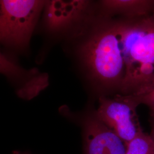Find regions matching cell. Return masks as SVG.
<instances>
[{
  "instance_id": "7c38bea8",
  "label": "cell",
  "mask_w": 154,
  "mask_h": 154,
  "mask_svg": "<svg viewBox=\"0 0 154 154\" xmlns=\"http://www.w3.org/2000/svg\"><path fill=\"white\" fill-rule=\"evenodd\" d=\"M13 154H31L27 151H14Z\"/></svg>"
},
{
  "instance_id": "8992f818",
  "label": "cell",
  "mask_w": 154,
  "mask_h": 154,
  "mask_svg": "<svg viewBox=\"0 0 154 154\" xmlns=\"http://www.w3.org/2000/svg\"><path fill=\"white\" fill-rule=\"evenodd\" d=\"M91 1L86 0L46 1L44 22L50 33L66 32L88 16Z\"/></svg>"
},
{
  "instance_id": "277c9868",
  "label": "cell",
  "mask_w": 154,
  "mask_h": 154,
  "mask_svg": "<svg viewBox=\"0 0 154 154\" xmlns=\"http://www.w3.org/2000/svg\"><path fill=\"white\" fill-rule=\"evenodd\" d=\"M139 104L131 95L99 98L96 117L127 144L143 132L137 109Z\"/></svg>"
},
{
  "instance_id": "8fae6325",
  "label": "cell",
  "mask_w": 154,
  "mask_h": 154,
  "mask_svg": "<svg viewBox=\"0 0 154 154\" xmlns=\"http://www.w3.org/2000/svg\"><path fill=\"white\" fill-rule=\"evenodd\" d=\"M150 118H151V131L150 135L152 136L154 140V114H150Z\"/></svg>"
},
{
  "instance_id": "ba28073f",
  "label": "cell",
  "mask_w": 154,
  "mask_h": 154,
  "mask_svg": "<svg viewBox=\"0 0 154 154\" xmlns=\"http://www.w3.org/2000/svg\"><path fill=\"white\" fill-rule=\"evenodd\" d=\"M100 4L106 18L121 15L127 20H131L154 11V1L151 0H105Z\"/></svg>"
},
{
  "instance_id": "7a4b0ae2",
  "label": "cell",
  "mask_w": 154,
  "mask_h": 154,
  "mask_svg": "<svg viewBox=\"0 0 154 154\" xmlns=\"http://www.w3.org/2000/svg\"><path fill=\"white\" fill-rule=\"evenodd\" d=\"M123 53L125 74L123 95L142 92L154 82V11L135 19H125Z\"/></svg>"
},
{
  "instance_id": "6da1fadb",
  "label": "cell",
  "mask_w": 154,
  "mask_h": 154,
  "mask_svg": "<svg viewBox=\"0 0 154 154\" xmlns=\"http://www.w3.org/2000/svg\"><path fill=\"white\" fill-rule=\"evenodd\" d=\"M103 21L81 45L79 54L97 82L105 86L120 88L125 74L123 53L125 20Z\"/></svg>"
},
{
  "instance_id": "3957f363",
  "label": "cell",
  "mask_w": 154,
  "mask_h": 154,
  "mask_svg": "<svg viewBox=\"0 0 154 154\" xmlns=\"http://www.w3.org/2000/svg\"><path fill=\"white\" fill-rule=\"evenodd\" d=\"M45 1L0 0V45L27 49Z\"/></svg>"
},
{
  "instance_id": "9c48e42d",
  "label": "cell",
  "mask_w": 154,
  "mask_h": 154,
  "mask_svg": "<svg viewBox=\"0 0 154 154\" xmlns=\"http://www.w3.org/2000/svg\"><path fill=\"white\" fill-rule=\"evenodd\" d=\"M125 154H154V139L143 131L127 143Z\"/></svg>"
},
{
  "instance_id": "5b68a950",
  "label": "cell",
  "mask_w": 154,
  "mask_h": 154,
  "mask_svg": "<svg viewBox=\"0 0 154 154\" xmlns=\"http://www.w3.org/2000/svg\"><path fill=\"white\" fill-rule=\"evenodd\" d=\"M0 75L9 81L20 98L27 100L36 97L49 85L48 74L36 68L23 67L1 50Z\"/></svg>"
},
{
  "instance_id": "30bf717a",
  "label": "cell",
  "mask_w": 154,
  "mask_h": 154,
  "mask_svg": "<svg viewBox=\"0 0 154 154\" xmlns=\"http://www.w3.org/2000/svg\"><path fill=\"white\" fill-rule=\"evenodd\" d=\"M131 95L139 105L143 104L147 106L150 111V114H154V82L142 92Z\"/></svg>"
},
{
  "instance_id": "52a82bcc",
  "label": "cell",
  "mask_w": 154,
  "mask_h": 154,
  "mask_svg": "<svg viewBox=\"0 0 154 154\" xmlns=\"http://www.w3.org/2000/svg\"><path fill=\"white\" fill-rule=\"evenodd\" d=\"M85 154H125L126 144L95 116L83 122Z\"/></svg>"
}]
</instances>
